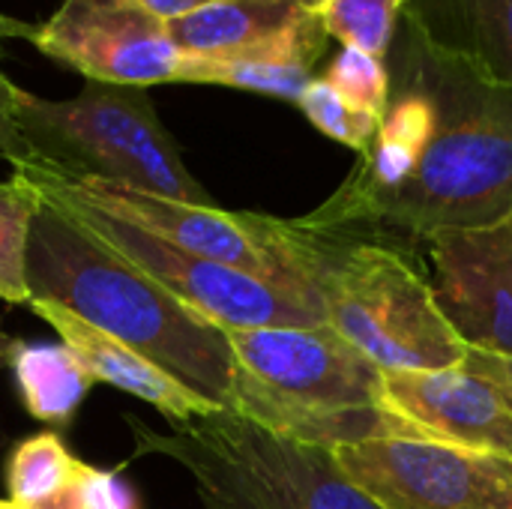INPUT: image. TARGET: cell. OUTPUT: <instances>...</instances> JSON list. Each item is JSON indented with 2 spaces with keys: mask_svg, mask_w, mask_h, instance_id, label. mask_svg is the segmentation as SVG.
Here are the masks:
<instances>
[{
  "mask_svg": "<svg viewBox=\"0 0 512 509\" xmlns=\"http://www.w3.org/2000/svg\"><path fill=\"white\" fill-rule=\"evenodd\" d=\"M27 285L30 300L78 315L213 411H237V357L228 333L171 297L45 195L30 228Z\"/></svg>",
  "mask_w": 512,
  "mask_h": 509,
  "instance_id": "obj_1",
  "label": "cell"
},
{
  "mask_svg": "<svg viewBox=\"0 0 512 509\" xmlns=\"http://www.w3.org/2000/svg\"><path fill=\"white\" fill-rule=\"evenodd\" d=\"M402 69L432 93L438 129L399 189L360 204L327 228L369 231L408 246L426 243L441 231H477L510 222V87L483 81L465 63L426 48L411 33L405 36Z\"/></svg>",
  "mask_w": 512,
  "mask_h": 509,
  "instance_id": "obj_2",
  "label": "cell"
},
{
  "mask_svg": "<svg viewBox=\"0 0 512 509\" xmlns=\"http://www.w3.org/2000/svg\"><path fill=\"white\" fill-rule=\"evenodd\" d=\"M267 231L297 285L324 312V324L381 372L462 369L486 354L444 318L411 246L276 216H267Z\"/></svg>",
  "mask_w": 512,
  "mask_h": 509,
  "instance_id": "obj_3",
  "label": "cell"
},
{
  "mask_svg": "<svg viewBox=\"0 0 512 509\" xmlns=\"http://www.w3.org/2000/svg\"><path fill=\"white\" fill-rule=\"evenodd\" d=\"M225 333L237 357L234 414L261 429L321 450L417 438L387 411L384 372L333 327Z\"/></svg>",
  "mask_w": 512,
  "mask_h": 509,
  "instance_id": "obj_4",
  "label": "cell"
},
{
  "mask_svg": "<svg viewBox=\"0 0 512 509\" xmlns=\"http://www.w3.org/2000/svg\"><path fill=\"white\" fill-rule=\"evenodd\" d=\"M15 123L33 153L30 162L66 177L102 180L183 204H216L186 168L144 87L84 81L72 99H42L21 90Z\"/></svg>",
  "mask_w": 512,
  "mask_h": 509,
  "instance_id": "obj_5",
  "label": "cell"
},
{
  "mask_svg": "<svg viewBox=\"0 0 512 509\" xmlns=\"http://www.w3.org/2000/svg\"><path fill=\"white\" fill-rule=\"evenodd\" d=\"M144 453L174 459L207 509H384L336 465L333 450L279 438L240 414H207L153 432L135 420Z\"/></svg>",
  "mask_w": 512,
  "mask_h": 509,
  "instance_id": "obj_6",
  "label": "cell"
},
{
  "mask_svg": "<svg viewBox=\"0 0 512 509\" xmlns=\"http://www.w3.org/2000/svg\"><path fill=\"white\" fill-rule=\"evenodd\" d=\"M27 180L45 198L69 210L78 222H84L96 237H102L117 255L135 264L144 276L162 285L171 297H177L183 306H189L192 312H198L201 318L213 321L222 330H273V327H321L324 324V315L312 303L264 279H255L237 267L192 255L186 249H177L123 219H114L108 213L78 204L75 198L63 195L60 189L36 177H27Z\"/></svg>",
  "mask_w": 512,
  "mask_h": 509,
  "instance_id": "obj_7",
  "label": "cell"
},
{
  "mask_svg": "<svg viewBox=\"0 0 512 509\" xmlns=\"http://www.w3.org/2000/svg\"><path fill=\"white\" fill-rule=\"evenodd\" d=\"M12 171L36 177L60 189L63 195L75 198L78 204L108 213L114 219H123L177 249H186L192 255H201V258L237 267L255 279H264L318 309V303L297 285L288 264L276 252L270 231H267V213H231V210H222L219 204H210V207L183 204L174 198H159V195L111 186L102 180L66 177L42 162H21Z\"/></svg>",
  "mask_w": 512,
  "mask_h": 509,
  "instance_id": "obj_8",
  "label": "cell"
},
{
  "mask_svg": "<svg viewBox=\"0 0 512 509\" xmlns=\"http://www.w3.org/2000/svg\"><path fill=\"white\" fill-rule=\"evenodd\" d=\"M342 474L384 509H512V462L426 438L333 450Z\"/></svg>",
  "mask_w": 512,
  "mask_h": 509,
  "instance_id": "obj_9",
  "label": "cell"
},
{
  "mask_svg": "<svg viewBox=\"0 0 512 509\" xmlns=\"http://www.w3.org/2000/svg\"><path fill=\"white\" fill-rule=\"evenodd\" d=\"M30 42L99 84L147 90L183 84L186 75V57L171 42L168 24L135 0H63Z\"/></svg>",
  "mask_w": 512,
  "mask_h": 509,
  "instance_id": "obj_10",
  "label": "cell"
},
{
  "mask_svg": "<svg viewBox=\"0 0 512 509\" xmlns=\"http://www.w3.org/2000/svg\"><path fill=\"white\" fill-rule=\"evenodd\" d=\"M384 405L417 438L512 462V378L501 357L483 354L462 369L384 372Z\"/></svg>",
  "mask_w": 512,
  "mask_h": 509,
  "instance_id": "obj_11",
  "label": "cell"
},
{
  "mask_svg": "<svg viewBox=\"0 0 512 509\" xmlns=\"http://www.w3.org/2000/svg\"><path fill=\"white\" fill-rule=\"evenodd\" d=\"M426 246L444 318L471 348L512 363V222L441 231Z\"/></svg>",
  "mask_w": 512,
  "mask_h": 509,
  "instance_id": "obj_12",
  "label": "cell"
},
{
  "mask_svg": "<svg viewBox=\"0 0 512 509\" xmlns=\"http://www.w3.org/2000/svg\"><path fill=\"white\" fill-rule=\"evenodd\" d=\"M402 18L426 48L512 90V0H405Z\"/></svg>",
  "mask_w": 512,
  "mask_h": 509,
  "instance_id": "obj_13",
  "label": "cell"
},
{
  "mask_svg": "<svg viewBox=\"0 0 512 509\" xmlns=\"http://www.w3.org/2000/svg\"><path fill=\"white\" fill-rule=\"evenodd\" d=\"M27 306L48 327H54V333L60 336V345H66L81 360V366L93 375V381H105V384L153 405L171 423H186L195 417L216 414L207 402L186 393L177 381H171L153 363H147L144 357H138L117 339L105 336L102 330L90 327L78 315H72L54 303H45V300H30Z\"/></svg>",
  "mask_w": 512,
  "mask_h": 509,
  "instance_id": "obj_14",
  "label": "cell"
},
{
  "mask_svg": "<svg viewBox=\"0 0 512 509\" xmlns=\"http://www.w3.org/2000/svg\"><path fill=\"white\" fill-rule=\"evenodd\" d=\"M312 15L297 0H219L165 24L183 57L222 60L279 45Z\"/></svg>",
  "mask_w": 512,
  "mask_h": 509,
  "instance_id": "obj_15",
  "label": "cell"
},
{
  "mask_svg": "<svg viewBox=\"0 0 512 509\" xmlns=\"http://www.w3.org/2000/svg\"><path fill=\"white\" fill-rule=\"evenodd\" d=\"M327 39L330 36L321 18L312 15L279 45L240 57H222V60L186 57L183 84H216V87L252 90V93L297 102L309 87V81L315 78V63L321 60Z\"/></svg>",
  "mask_w": 512,
  "mask_h": 509,
  "instance_id": "obj_16",
  "label": "cell"
},
{
  "mask_svg": "<svg viewBox=\"0 0 512 509\" xmlns=\"http://www.w3.org/2000/svg\"><path fill=\"white\" fill-rule=\"evenodd\" d=\"M6 360L15 372L24 408L33 420H42L48 426L69 423L87 390L93 387V375L66 345L12 342L6 348Z\"/></svg>",
  "mask_w": 512,
  "mask_h": 509,
  "instance_id": "obj_17",
  "label": "cell"
},
{
  "mask_svg": "<svg viewBox=\"0 0 512 509\" xmlns=\"http://www.w3.org/2000/svg\"><path fill=\"white\" fill-rule=\"evenodd\" d=\"M39 207H42V195L27 177L12 171V177L0 183V300L3 303H30L27 246Z\"/></svg>",
  "mask_w": 512,
  "mask_h": 509,
  "instance_id": "obj_18",
  "label": "cell"
},
{
  "mask_svg": "<svg viewBox=\"0 0 512 509\" xmlns=\"http://www.w3.org/2000/svg\"><path fill=\"white\" fill-rule=\"evenodd\" d=\"M75 471H78V459L69 456V450L54 432L33 435L21 441L9 456L6 465L9 501L24 509L45 504L72 486Z\"/></svg>",
  "mask_w": 512,
  "mask_h": 509,
  "instance_id": "obj_19",
  "label": "cell"
},
{
  "mask_svg": "<svg viewBox=\"0 0 512 509\" xmlns=\"http://www.w3.org/2000/svg\"><path fill=\"white\" fill-rule=\"evenodd\" d=\"M402 3L405 0H321L315 15L327 36L339 39L342 48H357L384 60L402 18Z\"/></svg>",
  "mask_w": 512,
  "mask_h": 509,
  "instance_id": "obj_20",
  "label": "cell"
},
{
  "mask_svg": "<svg viewBox=\"0 0 512 509\" xmlns=\"http://www.w3.org/2000/svg\"><path fill=\"white\" fill-rule=\"evenodd\" d=\"M297 105L318 132H324L327 138H333L357 153H363L372 144L378 126H381L378 117L354 108L324 78H312L309 87L303 90V96L297 99Z\"/></svg>",
  "mask_w": 512,
  "mask_h": 509,
  "instance_id": "obj_21",
  "label": "cell"
},
{
  "mask_svg": "<svg viewBox=\"0 0 512 509\" xmlns=\"http://www.w3.org/2000/svg\"><path fill=\"white\" fill-rule=\"evenodd\" d=\"M321 78L354 108L378 120L384 117L393 87H390V72L381 57H372L357 48H342Z\"/></svg>",
  "mask_w": 512,
  "mask_h": 509,
  "instance_id": "obj_22",
  "label": "cell"
},
{
  "mask_svg": "<svg viewBox=\"0 0 512 509\" xmlns=\"http://www.w3.org/2000/svg\"><path fill=\"white\" fill-rule=\"evenodd\" d=\"M33 33H36V24H27V21L15 18V15L0 12V60H3V42L6 39H33ZM18 93H21V87L15 81H9L3 66H0V156L12 168L33 159L27 141L18 132V123H15Z\"/></svg>",
  "mask_w": 512,
  "mask_h": 509,
  "instance_id": "obj_23",
  "label": "cell"
},
{
  "mask_svg": "<svg viewBox=\"0 0 512 509\" xmlns=\"http://www.w3.org/2000/svg\"><path fill=\"white\" fill-rule=\"evenodd\" d=\"M72 489L78 492V501L84 509H138V498L123 483L120 474L111 471H96L84 462H78Z\"/></svg>",
  "mask_w": 512,
  "mask_h": 509,
  "instance_id": "obj_24",
  "label": "cell"
},
{
  "mask_svg": "<svg viewBox=\"0 0 512 509\" xmlns=\"http://www.w3.org/2000/svg\"><path fill=\"white\" fill-rule=\"evenodd\" d=\"M138 6H144L150 15L162 18V21H177L183 15H192L210 3H219V0H135Z\"/></svg>",
  "mask_w": 512,
  "mask_h": 509,
  "instance_id": "obj_25",
  "label": "cell"
},
{
  "mask_svg": "<svg viewBox=\"0 0 512 509\" xmlns=\"http://www.w3.org/2000/svg\"><path fill=\"white\" fill-rule=\"evenodd\" d=\"M27 509H84L81 507V501H78V492L69 486L66 492H60L57 498H51V501H45V504H36V507H27Z\"/></svg>",
  "mask_w": 512,
  "mask_h": 509,
  "instance_id": "obj_26",
  "label": "cell"
},
{
  "mask_svg": "<svg viewBox=\"0 0 512 509\" xmlns=\"http://www.w3.org/2000/svg\"><path fill=\"white\" fill-rule=\"evenodd\" d=\"M297 3H300L303 9H309V12H315V9L321 6V0H297Z\"/></svg>",
  "mask_w": 512,
  "mask_h": 509,
  "instance_id": "obj_27",
  "label": "cell"
},
{
  "mask_svg": "<svg viewBox=\"0 0 512 509\" xmlns=\"http://www.w3.org/2000/svg\"><path fill=\"white\" fill-rule=\"evenodd\" d=\"M0 509H24V507H18V504H12V501H3V498H0Z\"/></svg>",
  "mask_w": 512,
  "mask_h": 509,
  "instance_id": "obj_28",
  "label": "cell"
},
{
  "mask_svg": "<svg viewBox=\"0 0 512 509\" xmlns=\"http://www.w3.org/2000/svg\"><path fill=\"white\" fill-rule=\"evenodd\" d=\"M507 369H510V378H512V363H507Z\"/></svg>",
  "mask_w": 512,
  "mask_h": 509,
  "instance_id": "obj_29",
  "label": "cell"
},
{
  "mask_svg": "<svg viewBox=\"0 0 512 509\" xmlns=\"http://www.w3.org/2000/svg\"><path fill=\"white\" fill-rule=\"evenodd\" d=\"M510 222H512V216H510Z\"/></svg>",
  "mask_w": 512,
  "mask_h": 509,
  "instance_id": "obj_30",
  "label": "cell"
}]
</instances>
